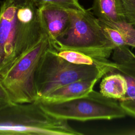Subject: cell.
<instances>
[{
    "label": "cell",
    "mask_w": 135,
    "mask_h": 135,
    "mask_svg": "<svg viewBox=\"0 0 135 135\" xmlns=\"http://www.w3.org/2000/svg\"><path fill=\"white\" fill-rule=\"evenodd\" d=\"M46 35L38 6L29 0H4L0 7V76Z\"/></svg>",
    "instance_id": "6da1fadb"
},
{
    "label": "cell",
    "mask_w": 135,
    "mask_h": 135,
    "mask_svg": "<svg viewBox=\"0 0 135 135\" xmlns=\"http://www.w3.org/2000/svg\"><path fill=\"white\" fill-rule=\"evenodd\" d=\"M51 46L56 50L79 51L102 61L108 60L116 47L99 20L85 8L71 9L68 28L51 42Z\"/></svg>",
    "instance_id": "7a4b0ae2"
},
{
    "label": "cell",
    "mask_w": 135,
    "mask_h": 135,
    "mask_svg": "<svg viewBox=\"0 0 135 135\" xmlns=\"http://www.w3.org/2000/svg\"><path fill=\"white\" fill-rule=\"evenodd\" d=\"M81 135L66 120L45 112L36 101L0 108V135Z\"/></svg>",
    "instance_id": "3957f363"
},
{
    "label": "cell",
    "mask_w": 135,
    "mask_h": 135,
    "mask_svg": "<svg viewBox=\"0 0 135 135\" xmlns=\"http://www.w3.org/2000/svg\"><path fill=\"white\" fill-rule=\"evenodd\" d=\"M111 70L108 67L70 63L60 56L50 46L44 54L36 72V101L65 84L79 80L101 78Z\"/></svg>",
    "instance_id": "277c9868"
},
{
    "label": "cell",
    "mask_w": 135,
    "mask_h": 135,
    "mask_svg": "<svg viewBox=\"0 0 135 135\" xmlns=\"http://www.w3.org/2000/svg\"><path fill=\"white\" fill-rule=\"evenodd\" d=\"M37 102L48 114L68 121L111 120L127 115L117 100L105 97L93 89L82 97L65 102Z\"/></svg>",
    "instance_id": "5b68a950"
},
{
    "label": "cell",
    "mask_w": 135,
    "mask_h": 135,
    "mask_svg": "<svg viewBox=\"0 0 135 135\" xmlns=\"http://www.w3.org/2000/svg\"><path fill=\"white\" fill-rule=\"evenodd\" d=\"M50 46V41L46 35L1 76L2 84L13 103H27L36 101L35 74L44 54Z\"/></svg>",
    "instance_id": "8992f818"
},
{
    "label": "cell",
    "mask_w": 135,
    "mask_h": 135,
    "mask_svg": "<svg viewBox=\"0 0 135 135\" xmlns=\"http://www.w3.org/2000/svg\"><path fill=\"white\" fill-rule=\"evenodd\" d=\"M112 59L110 72L120 73L127 82L126 94L118 101L127 114L135 118V54L128 45L117 46L112 53Z\"/></svg>",
    "instance_id": "52a82bcc"
},
{
    "label": "cell",
    "mask_w": 135,
    "mask_h": 135,
    "mask_svg": "<svg viewBox=\"0 0 135 135\" xmlns=\"http://www.w3.org/2000/svg\"><path fill=\"white\" fill-rule=\"evenodd\" d=\"M71 9L52 4L38 7L41 21L51 43L68 28L70 23Z\"/></svg>",
    "instance_id": "ba28073f"
},
{
    "label": "cell",
    "mask_w": 135,
    "mask_h": 135,
    "mask_svg": "<svg viewBox=\"0 0 135 135\" xmlns=\"http://www.w3.org/2000/svg\"><path fill=\"white\" fill-rule=\"evenodd\" d=\"M101 78L82 80L62 86L44 98L36 101L44 103H58L82 97L93 90L95 83Z\"/></svg>",
    "instance_id": "9c48e42d"
},
{
    "label": "cell",
    "mask_w": 135,
    "mask_h": 135,
    "mask_svg": "<svg viewBox=\"0 0 135 135\" xmlns=\"http://www.w3.org/2000/svg\"><path fill=\"white\" fill-rule=\"evenodd\" d=\"M92 9L101 23L112 28L117 30L126 22L122 14L120 0H94Z\"/></svg>",
    "instance_id": "30bf717a"
},
{
    "label": "cell",
    "mask_w": 135,
    "mask_h": 135,
    "mask_svg": "<svg viewBox=\"0 0 135 135\" xmlns=\"http://www.w3.org/2000/svg\"><path fill=\"white\" fill-rule=\"evenodd\" d=\"M100 89L101 93L105 97L119 100L126 94L127 82L120 73L110 72L102 80Z\"/></svg>",
    "instance_id": "8fae6325"
},
{
    "label": "cell",
    "mask_w": 135,
    "mask_h": 135,
    "mask_svg": "<svg viewBox=\"0 0 135 135\" xmlns=\"http://www.w3.org/2000/svg\"><path fill=\"white\" fill-rule=\"evenodd\" d=\"M54 50L60 56L70 63L75 64L93 65L101 68L108 67L111 68L112 70V65L113 63L112 61L109 60L105 61L99 60L94 59L82 52L74 50Z\"/></svg>",
    "instance_id": "7c38bea8"
},
{
    "label": "cell",
    "mask_w": 135,
    "mask_h": 135,
    "mask_svg": "<svg viewBox=\"0 0 135 135\" xmlns=\"http://www.w3.org/2000/svg\"><path fill=\"white\" fill-rule=\"evenodd\" d=\"M37 6L44 5H55L69 9H82L84 8L79 3V0H29Z\"/></svg>",
    "instance_id": "4fadbf2b"
},
{
    "label": "cell",
    "mask_w": 135,
    "mask_h": 135,
    "mask_svg": "<svg viewBox=\"0 0 135 135\" xmlns=\"http://www.w3.org/2000/svg\"><path fill=\"white\" fill-rule=\"evenodd\" d=\"M124 20L135 29V0H120Z\"/></svg>",
    "instance_id": "5bb4252c"
},
{
    "label": "cell",
    "mask_w": 135,
    "mask_h": 135,
    "mask_svg": "<svg viewBox=\"0 0 135 135\" xmlns=\"http://www.w3.org/2000/svg\"><path fill=\"white\" fill-rule=\"evenodd\" d=\"M100 23L104 31L109 36L110 40L116 47L127 45L124 36L121 32L117 29L105 25L101 22Z\"/></svg>",
    "instance_id": "9a60e30c"
},
{
    "label": "cell",
    "mask_w": 135,
    "mask_h": 135,
    "mask_svg": "<svg viewBox=\"0 0 135 135\" xmlns=\"http://www.w3.org/2000/svg\"><path fill=\"white\" fill-rule=\"evenodd\" d=\"M13 103L3 86L0 76V108Z\"/></svg>",
    "instance_id": "2e32d148"
}]
</instances>
